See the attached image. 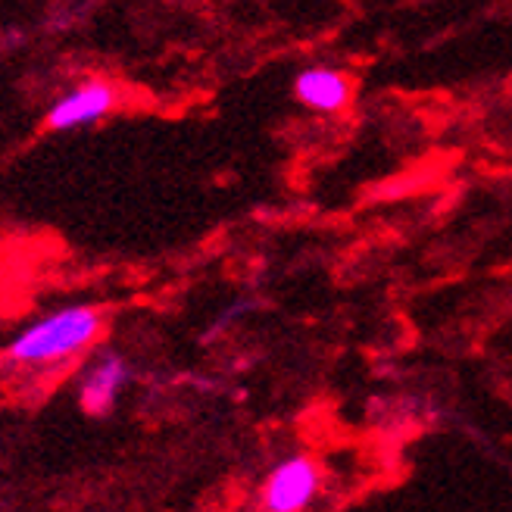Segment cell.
Returning a JSON list of instances; mask_svg holds the SVG:
<instances>
[{
	"instance_id": "3957f363",
	"label": "cell",
	"mask_w": 512,
	"mask_h": 512,
	"mask_svg": "<svg viewBox=\"0 0 512 512\" xmlns=\"http://www.w3.org/2000/svg\"><path fill=\"white\" fill-rule=\"evenodd\" d=\"M322 472L310 456H288L266 475L260 506L269 512H300L319 497Z\"/></svg>"
},
{
	"instance_id": "6da1fadb",
	"label": "cell",
	"mask_w": 512,
	"mask_h": 512,
	"mask_svg": "<svg viewBox=\"0 0 512 512\" xmlns=\"http://www.w3.org/2000/svg\"><path fill=\"white\" fill-rule=\"evenodd\" d=\"M107 331L104 313L91 303H69L25 325L4 347V363L19 369H54L94 350Z\"/></svg>"
},
{
	"instance_id": "5b68a950",
	"label": "cell",
	"mask_w": 512,
	"mask_h": 512,
	"mask_svg": "<svg viewBox=\"0 0 512 512\" xmlns=\"http://www.w3.org/2000/svg\"><path fill=\"white\" fill-rule=\"evenodd\" d=\"M350 94H353L350 75L331 66H310L297 72L294 79L297 104L313 113H341L350 104Z\"/></svg>"
},
{
	"instance_id": "277c9868",
	"label": "cell",
	"mask_w": 512,
	"mask_h": 512,
	"mask_svg": "<svg viewBox=\"0 0 512 512\" xmlns=\"http://www.w3.org/2000/svg\"><path fill=\"white\" fill-rule=\"evenodd\" d=\"M132 381V363L122 353L107 350L100 353L91 366L82 369L79 384H75V403L91 419H107L119 406L122 391Z\"/></svg>"
},
{
	"instance_id": "7a4b0ae2",
	"label": "cell",
	"mask_w": 512,
	"mask_h": 512,
	"mask_svg": "<svg viewBox=\"0 0 512 512\" xmlns=\"http://www.w3.org/2000/svg\"><path fill=\"white\" fill-rule=\"evenodd\" d=\"M119 107V88L107 79H85L66 94L50 100L44 110V128L47 132H79L100 119H107Z\"/></svg>"
}]
</instances>
